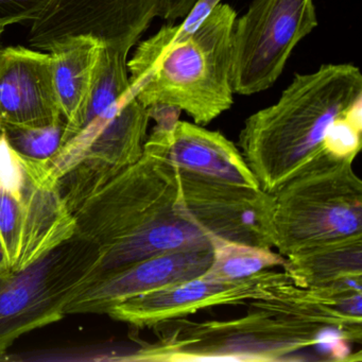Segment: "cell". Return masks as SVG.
Here are the masks:
<instances>
[{
	"label": "cell",
	"mask_w": 362,
	"mask_h": 362,
	"mask_svg": "<svg viewBox=\"0 0 362 362\" xmlns=\"http://www.w3.org/2000/svg\"><path fill=\"white\" fill-rule=\"evenodd\" d=\"M177 196V169L144 152L74 211L75 234L100 251L173 211Z\"/></svg>",
	"instance_id": "ba28073f"
},
{
	"label": "cell",
	"mask_w": 362,
	"mask_h": 362,
	"mask_svg": "<svg viewBox=\"0 0 362 362\" xmlns=\"http://www.w3.org/2000/svg\"><path fill=\"white\" fill-rule=\"evenodd\" d=\"M177 205L216 240L275 247L273 194L177 170Z\"/></svg>",
	"instance_id": "30bf717a"
},
{
	"label": "cell",
	"mask_w": 362,
	"mask_h": 362,
	"mask_svg": "<svg viewBox=\"0 0 362 362\" xmlns=\"http://www.w3.org/2000/svg\"><path fill=\"white\" fill-rule=\"evenodd\" d=\"M10 145L27 158L49 160L65 143V120L44 127L4 126Z\"/></svg>",
	"instance_id": "ffe728a7"
},
{
	"label": "cell",
	"mask_w": 362,
	"mask_h": 362,
	"mask_svg": "<svg viewBox=\"0 0 362 362\" xmlns=\"http://www.w3.org/2000/svg\"><path fill=\"white\" fill-rule=\"evenodd\" d=\"M75 233L48 160L16 151L0 124V240L10 271L27 268Z\"/></svg>",
	"instance_id": "5b68a950"
},
{
	"label": "cell",
	"mask_w": 362,
	"mask_h": 362,
	"mask_svg": "<svg viewBox=\"0 0 362 362\" xmlns=\"http://www.w3.org/2000/svg\"><path fill=\"white\" fill-rule=\"evenodd\" d=\"M197 1L198 0H167L166 10H165L163 20L168 22L183 20L196 5Z\"/></svg>",
	"instance_id": "7402d4cb"
},
{
	"label": "cell",
	"mask_w": 362,
	"mask_h": 362,
	"mask_svg": "<svg viewBox=\"0 0 362 362\" xmlns=\"http://www.w3.org/2000/svg\"><path fill=\"white\" fill-rule=\"evenodd\" d=\"M10 271L9 264H8L7 256H6L5 250H4L3 243L0 240V274Z\"/></svg>",
	"instance_id": "603a6c76"
},
{
	"label": "cell",
	"mask_w": 362,
	"mask_h": 362,
	"mask_svg": "<svg viewBox=\"0 0 362 362\" xmlns=\"http://www.w3.org/2000/svg\"><path fill=\"white\" fill-rule=\"evenodd\" d=\"M213 262V247L186 250L141 260L76 290L65 315H107L128 298L202 276Z\"/></svg>",
	"instance_id": "4fadbf2b"
},
{
	"label": "cell",
	"mask_w": 362,
	"mask_h": 362,
	"mask_svg": "<svg viewBox=\"0 0 362 362\" xmlns=\"http://www.w3.org/2000/svg\"><path fill=\"white\" fill-rule=\"evenodd\" d=\"M103 45L90 35H73L54 42L46 49L52 57L57 94L66 124L65 143L81 127Z\"/></svg>",
	"instance_id": "e0dca14e"
},
{
	"label": "cell",
	"mask_w": 362,
	"mask_h": 362,
	"mask_svg": "<svg viewBox=\"0 0 362 362\" xmlns=\"http://www.w3.org/2000/svg\"><path fill=\"white\" fill-rule=\"evenodd\" d=\"M317 26L315 0H253L233 30L234 94L250 96L270 88L294 48Z\"/></svg>",
	"instance_id": "9c48e42d"
},
{
	"label": "cell",
	"mask_w": 362,
	"mask_h": 362,
	"mask_svg": "<svg viewBox=\"0 0 362 362\" xmlns=\"http://www.w3.org/2000/svg\"><path fill=\"white\" fill-rule=\"evenodd\" d=\"M215 240L175 204L173 211L143 230L100 250L98 259L81 286L148 258L186 250L214 247Z\"/></svg>",
	"instance_id": "2e32d148"
},
{
	"label": "cell",
	"mask_w": 362,
	"mask_h": 362,
	"mask_svg": "<svg viewBox=\"0 0 362 362\" xmlns=\"http://www.w3.org/2000/svg\"><path fill=\"white\" fill-rule=\"evenodd\" d=\"M284 262L285 257L271 249L215 240L213 262L202 277L216 281H240L267 269L283 266Z\"/></svg>",
	"instance_id": "d6986e66"
},
{
	"label": "cell",
	"mask_w": 362,
	"mask_h": 362,
	"mask_svg": "<svg viewBox=\"0 0 362 362\" xmlns=\"http://www.w3.org/2000/svg\"><path fill=\"white\" fill-rule=\"evenodd\" d=\"M237 13L219 4L198 28L181 33L177 25L162 27L139 44L128 61L131 88L149 107L184 111L206 126L234 103L233 30Z\"/></svg>",
	"instance_id": "7a4b0ae2"
},
{
	"label": "cell",
	"mask_w": 362,
	"mask_h": 362,
	"mask_svg": "<svg viewBox=\"0 0 362 362\" xmlns=\"http://www.w3.org/2000/svg\"><path fill=\"white\" fill-rule=\"evenodd\" d=\"M167 0H50L31 23L29 44L46 52L54 42L90 35L130 54L154 18L164 16Z\"/></svg>",
	"instance_id": "8fae6325"
},
{
	"label": "cell",
	"mask_w": 362,
	"mask_h": 362,
	"mask_svg": "<svg viewBox=\"0 0 362 362\" xmlns=\"http://www.w3.org/2000/svg\"><path fill=\"white\" fill-rule=\"evenodd\" d=\"M98 256L96 245L75 234L27 268L0 274V357L23 334L66 315Z\"/></svg>",
	"instance_id": "52a82bcc"
},
{
	"label": "cell",
	"mask_w": 362,
	"mask_h": 362,
	"mask_svg": "<svg viewBox=\"0 0 362 362\" xmlns=\"http://www.w3.org/2000/svg\"><path fill=\"white\" fill-rule=\"evenodd\" d=\"M353 162L324 152L273 192L275 247L284 257L362 236V182Z\"/></svg>",
	"instance_id": "277c9868"
},
{
	"label": "cell",
	"mask_w": 362,
	"mask_h": 362,
	"mask_svg": "<svg viewBox=\"0 0 362 362\" xmlns=\"http://www.w3.org/2000/svg\"><path fill=\"white\" fill-rule=\"evenodd\" d=\"M289 283L293 281L287 273L268 270L234 281L200 276L128 298L112 307L107 315L134 327L154 328L201 309L272 298Z\"/></svg>",
	"instance_id": "7c38bea8"
},
{
	"label": "cell",
	"mask_w": 362,
	"mask_h": 362,
	"mask_svg": "<svg viewBox=\"0 0 362 362\" xmlns=\"http://www.w3.org/2000/svg\"><path fill=\"white\" fill-rule=\"evenodd\" d=\"M355 117H362L361 71L347 63L324 64L296 74L274 105L247 117L239 147L260 189L273 194Z\"/></svg>",
	"instance_id": "6da1fadb"
},
{
	"label": "cell",
	"mask_w": 362,
	"mask_h": 362,
	"mask_svg": "<svg viewBox=\"0 0 362 362\" xmlns=\"http://www.w3.org/2000/svg\"><path fill=\"white\" fill-rule=\"evenodd\" d=\"M61 120L50 54L24 46L0 48V124L44 127Z\"/></svg>",
	"instance_id": "9a60e30c"
},
{
	"label": "cell",
	"mask_w": 362,
	"mask_h": 362,
	"mask_svg": "<svg viewBox=\"0 0 362 362\" xmlns=\"http://www.w3.org/2000/svg\"><path fill=\"white\" fill-rule=\"evenodd\" d=\"M5 27L3 26V25L0 24V37H1V35H3L4 31H5Z\"/></svg>",
	"instance_id": "cb8c5ba5"
},
{
	"label": "cell",
	"mask_w": 362,
	"mask_h": 362,
	"mask_svg": "<svg viewBox=\"0 0 362 362\" xmlns=\"http://www.w3.org/2000/svg\"><path fill=\"white\" fill-rule=\"evenodd\" d=\"M150 119L131 88L48 160L71 213L143 156Z\"/></svg>",
	"instance_id": "8992f818"
},
{
	"label": "cell",
	"mask_w": 362,
	"mask_h": 362,
	"mask_svg": "<svg viewBox=\"0 0 362 362\" xmlns=\"http://www.w3.org/2000/svg\"><path fill=\"white\" fill-rule=\"evenodd\" d=\"M0 48H1V46H0Z\"/></svg>",
	"instance_id": "d4e9b609"
},
{
	"label": "cell",
	"mask_w": 362,
	"mask_h": 362,
	"mask_svg": "<svg viewBox=\"0 0 362 362\" xmlns=\"http://www.w3.org/2000/svg\"><path fill=\"white\" fill-rule=\"evenodd\" d=\"M285 272L294 285L315 287L362 275V236L315 245L285 257Z\"/></svg>",
	"instance_id": "ac0fdd59"
},
{
	"label": "cell",
	"mask_w": 362,
	"mask_h": 362,
	"mask_svg": "<svg viewBox=\"0 0 362 362\" xmlns=\"http://www.w3.org/2000/svg\"><path fill=\"white\" fill-rule=\"evenodd\" d=\"M245 317L228 321L177 319L160 328L156 342L145 345L133 361H277L319 344L328 328L292 315L274 298L251 300ZM336 332V330H332ZM340 334V332H339Z\"/></svg>",
	"instance_id": "3957f363"
},
{
	"label": "cell",
	"mask_w": 362,
	"mask_h": 362,
	"mask_svg": "<svg viewBox=\"0 0 362 362\" xmlns=\"http://www.w3.org/2000/svg\"><path fill=\"white\" fill-rule=\"evenodd\" d=\"M144 152L183 173L205 179L260 188L238 148L224 135L187 122L156 124Z\"/></svg>",
	"instance_id": "5bb4252c"
},
{
	"label": "cell",
	"mask_w": 362,
	"mask_h": 362,
	"mask_svg": "<svg viewBox=\"0 0 362 362\" xmlns=\"http://www.w3.org/2000/svg\"><path fill=\"white\" fill-rule=\"evenodd\" d=\"M49 3L50 0H0V24L5 28L14 24H31Z\"/></svg>",
	"instance_id": "44dd1931"
}]
</instances>
